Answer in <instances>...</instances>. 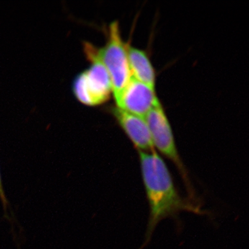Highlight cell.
Segmentation results:
<instances>
[{"label": "cell", "instance_id": "cell-1", "mask_svg": "<svg viewBox=\"0 0 249 249\" xmlns=\"http://www.w3.org/2000/svg\"><path fill=\"white\" fill-rule=\"evenodd\" d=\"M139 155L142 181L150 206L145 235V244H147L162 219L173 217L182 211L200 214L201 211L178 194L169 169L156 150L139 151Z\"/></svg>", "mask_w": 249, "mask_h": 249}, {"label": "cell", "instance_id": "cell-6", "mask_svg": "<svg viewBox=\"0 0 249 249\" xmlns=\"http://www.w3.org/2000/svg\"><path fill=\"white\" fill-rule=\"evenodd\" d=\"M109 111L139 151L155 150L145 118L124 111L116 106L110 107Z\"/></svg>", "mask_w": 249, "mask_h": 249}, {"label": "cell", "instance_id": "cell-8", "mask_svg": "<svg viewBox=\"0 0 249 249\" xmlns=\"http://www.w3.org/2000/svg\"><path fill=\"white\" fill-rule=\"evenodd\" d=\"M2 179H1V172H0V199H1V204L3 205L4 210L7 209L8 200L6 198V194L4 190V186H3Z\"/></svg>", "mask_w": 249, "mask_h": 249}, {"label": "cell", "instance_id": "cell-2", "mask_svg": "<svg viewBox=\"0 0 249 249\" xmlns=\"http://www.w3.org/2000/svg\"><path fill=\"white\" fill-rule=\"evenodd\" d=\"M83 47L91 65L75 78L73 93L85 106H100L109 101L112 95L110 78L99 58L98 48L89 42H85Z\"/></svg>", "mask_w": 249, "mask_h": 249}, {"label": "cell", "instance_id": "cell-3", "mask_svg": "<svg viewBox=\"0 0 249 249\" xmlns=\"http://www.w3.org/2000/svg\"><path fill=\"white\" fill-rule=\"evenodd\" d=\"M106 34V43L98 48V55L109 73L112 95L116 101L132 78L127 58V44L123 40L119 21L111 22Z\"/></svg>", "mask_w": 249, "mask_h": 249}, {"label": "cell", "instance_id": "cell-7", "mask_svg": "<svg viewBox=\"0 0 249 249\" xmlns=\"http://www.w3.org/2000/svg\"><path fill=\"white\" fill-rule=\"evenodd\" d=\"M127 52L132 77L155 89L156 72L148 54L129 44Z\"/></svg>", "mask_w": 249, "mask_h": 249}, {"label": "cell", "instance_id": "cell-4", "mask_svg": "<svg viewBox=\"0 0 249 249\" xmlns=\"http://www.w3.org/2000/svg\"><path fill=\"white\" fill-rule=\"evenodd\" d=\"M144 118L150 130L154 147L175 163L182 176L188 193L194 198V191L188 178V172L178 155L173 129L161 103L154 107Z\"/></svg>", "mask_w": 249, "mask_h": 249}, {"label": "cell", "instance_id": "cell-5", "mask_svg": "<svg viewBox=\"0 0 249 249\" xmlns=\"http://www.w3.org/2000/svg\"><path fill=\"white\" fill-rule=\"evenodd\" d=\"M115 102L116 107L143 118L160 104L155 89L133 77Z\"/></svg>", "mask_w": 249, "mask_h": 249}]
</instances>
